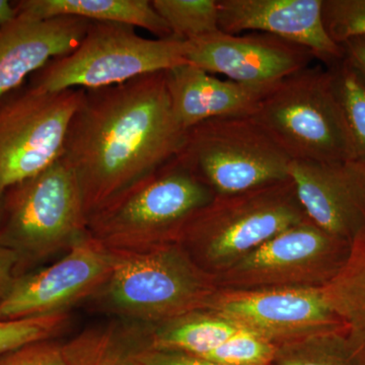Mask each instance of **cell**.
<instances>
[{
	"label": "cell",
	"mask_w": 365,
	"mask_h": 365,
	"mask_svg": "<svg viewBox=\"0 0 365 365\" xmlns=\"http://www.w3.org/2000/svg\"><path fill=\"white\" fill-rule=\"evenodd\" d=\"M16 16L13 2L0 0V26L13 20Z\"/></svg>",
	"instance_id": "1f68e13d"
},
{
	"label": "cell",
	"mask_w": 365,
	"mask_h": 365,
	"mask_svg": "<svg viewBox=\"0 0 365 365\" xmlns=\"http://www.w3.org/2000/svg\"><path fill=\"white\" fill-rule=\"evenodd\" d=\"M91 24L74 16L39 21L16 16L0 26V96L24 85L51 60L73 51Z\"/></svg>",
	"instance_id": "2e32d148"
},
{
	"label": "cell",
	"mask_w": 365,
	"mask_h": 365,
	"mask_svg": "<svg viewBox=\"0 0 365 365\" xmlns=\"http://www.w3.org/2000/svg\"><path fill=\"white\" fill-rule=\"evenodd\" d=\"M345 56L365 72V37H354L342 43Z\"/></svg>",
	"instance_id": "4dcf8cb0"
},
{
	"label": "cell",
	"mask_w": 365,
	"mask_h": 365,
	"mask_svg": "<svg viewBox=\"0 0 365 365\" xmlns=\"http://www.w3.org/2000/svg\"><path fill=\"white\" fill-rule=\"evenodd\" d=\"M0 365H66L62 343L55 339L31 343L0 356Z\"/></svg>",
	"instance_id": "83f0119b"
},
{
	"label": "cell",
	"mask_w": 365,
	"mask_h": 365,
	"mask_svg": "<svg viewBox=\"0 0 365 365\" xmlns=\"http://www.w3.org/2000/svg\"><path fill=\"white\" fill-rule=\"evenodd\" d=\"M252 116L292 162L355 160L328 69L309 66L275 83Z\"/></svg>",
	"instance_id": "8992f818"
},
{
	"label": "cell",
	"mask_w": 365,
	"mask_h": 365,
	"mask_svg": "<svg viewBox=\"0 0 365 365\" xmlns=\"http://www.w3.org/2000/svg\"><path fill=\"white\" fill-rule=\"evenodd\" d=\"M110 251L111 273L88 302L115 319L158 325L205 309L218 290L215 276L199 267L180 244Z\"/></svg>",
	"instance_id": "7a4b0ae2"
},
{
	"label": "cell",
	"mask_w": 365,
	"mask_h": 365,
	"mask_svg": "<svg viewBox=\"0 0 365 365\" xmlns=\"http://www.w3.org/2000/svg\"><path fill=\"white\" fill-rule=\"evenodd\" d=\"M165 72L173 111L186 130L213 118L252 115L266 91L222 81L188 63Z\"/></svg>",
	"instance_id": "e0dca14e"
},
{
	"label": "cell",
	"mask_w": 365,
	"mask_h": 365,
	"mask_svg": "<svg viewBox=\"0 0 365 365\" xmlns=\"http://www.w3.org/2000/svg\"><path fill=\"white\" fill-rule=\"evenodd\" d=\"M83 93V88L48 93L26 81L0 96V193L61 158Z\"/></svg>",
	"instance_id": "9c48e42d"
},
{
	"label": "cell",
	"mask_w": 365,
	"mask_h": 365,
	"mask_svg": "<svg viewBox=\"0 0 365 365\" xmlns=\"http://www.w3.org/2000/svg\"><path fill=\"white\" fill-rule=\"evenodd\" d=\"M177 158L215 196L284 181L292 163L252 115L213 118L191 127Z\"/></svg>",
	"instance_id": "ba28073f"
},
{
	"label": "cell",
	"mask_w": 365,
	"mask_h": 365,
	"mask_svg": "<svg viewBox=\"0 0 365 365\" xmlns=\"http://www.w3.org/2000/svg\"><path fill=\"white\" fill-rule=\"evenodd\" d=\"M111 268V251L88 235L51 265L18 276L0 302V321L69 313L97 294Z\"/></svg>",
	"instance_id": "7c38bea8"
},
{
	"label": "cell",
	"mask_w": 365,
	"mask_h": 365,
	"mask_svg": "<svg viewBox=\"0 0 365 365\" xmlns=\"http://www.w3.org/2000/svg\"><path fill=\"white\" fill-rule=\"evenodd\" d=\"M220 31H259L311 50L327 67L344 58L324 26L323 0H217Z\"/></svg>",
	"instance_id": "9a60e30c"
},
{
	"label": "cell",
	"mask_w": 365,
	"mask_h": 365,
	"mask_svg": "<svg viewBox=\"0 0 365 365\" xmlns=\"http://www.w3.org/2000/svg\"><path fill=\"white\" fill-rule=\"evenodd\" d=\"M327 69L351 139L355 160L365 163V72L346 56Z\"/></svg>",
	"instance_id": "603a6c76"
},
{
	"label": "cell",
	"mask_w": 365,
	"mask_h": 365,
	"mask_svg": "<svg viewBox=\"0 0 365 365\" xmlns=\"http://www.w3.org/2000/svg\"><path fill=\"white\" fill-rule=\"evenodd\" d=\"M277 346L241 329L201 359L223 365H270L274 364Z\"/></svg>",
	"instance_id": "484cf974"
},
{
	"label": "cell",
	"mask_w": 365,
	"mask_h": 365,
	"mask_svg": "<svg viewBox=\"0 0 365 365\" xmlns=\"http://www.w3.org/2000/svg\"><path fill=\"white\" fill-rule=\"evenodd\" d=\"M69 321V313L0 321V356L31 343L55 339L66 330Z\"/></svg>",
	"instance_id": "d4e9b609"
},
{
	"label": "cell",
	"mask_w": 365,
	"mask_h": 365,
	"mask_svg": "<svg viewBox=\"0 0 365 365\" xmlns=\"http://www.w3.org/2000/svg\"><path fill=\"white\" fill-rule=\"evenodd\" d=\"M186 41L173 36L146 39L132 26L91 21L73 51L51 60L28 83L48 93L106 88L186 64Z\"/></svg>",
	"instance_id": "52a82bcc"
},
{
	"label": "cell",
	"mask_w": 365,
	"mask_h": 365,
	"mask_svg": "<svg viewBox=\"0 0 365 365\" xmlns=\"http://www.w3.org/2000/svg\"><path fill=\"white\" fill-rule=\"evenodd\" d=\"M364 163L294 160L290 179L309 222L352 242L365 228L362 196Z\"/></svg>",
	"instance_id": "5bb4252c"
},
{
	"label": "cell",
	"mask_w": 365,
	"mask_h": 365,
	"mask_svg": "<svg viewBox=\"0 0 365 365\" xmlns=\"http://www.w3.org/2000/svg\"><path fill=\"white\" fill-rule=\"evenodd\" d=\"M307 220L289 178L242 193L215 196L191 218L179 244L215 277L283 230Z\"/></svg>",
	"instance_id": "3957f363"
},
{
	"label": "cell",
	"mask_w": 365,
	"mask_h": 365,
	"mask_svg": "<svg viewBox=\"0 0 365 365\" xmlns=\"http://www.w3.org/2000/svg\"><path fill=\"white\" fill-rule=\"evenodd\" d=\"M173 37L191 41L220 31L217 0H153Z\"/></svg>",
	"instance_id": "cb8c5ba5"
},
{
	"label": "cell",
	"mask_w": 365,
	"mask_h": 365,
	"mask_svg": "<svg viewBox=\"0 0 365 365\" xmlns=\"http://www.w3.org/2000/svg\"><path fill=\"white\" fill-rule=\"evenodd\" d=\"M277 365H365V347L347 328L278 346Z\"/></svg>",
	"instance_id": "7402d4cb"
},
{
	"label": "cell",
	"mask_w": 365,
	"mask_h": 365,
	"mask_svg": "<svg viewBox=\"0 0 365 365\" xmlns=\"http://www.w3.org/2000/svg\"><path fill=\"white\" fill-rule=\"evenodd\" d=\"M364 163V178H362V196H364V210H365V163Z\"/></svg>",
	"instance_id": "836d02e7"
},
{
	"label": "cell",
	"mask_w": 365,
	"mask_h": 365,
	"mask_svg": "<svg viewBox=\"0 0 365 365\" xmlns=\"http://www.w3.org/2000/svg\"><path fill=\"white\" fill-rule=\"evenodd\" d=\"M324 26L337 44L365 37V0H323Z\"/></svg>",
	"instance_id": "4316f807"
},
{
	"label": "cell",
	"mask_w": 365,
	"mask_h": 365,
	"mask_svg": "<svg viewBox=\"0 0 365 365\" xmlns=\"http://www.w3.org/2000/svg\"><path fill=\"white\" fill-rule=\"evenodd\" d=\"M4 195L0 246L16 255L18 276L66 253L88 235L78 180L62 158Z\"/></svg>",
	"instance_id": "5b68a950"
},
{
	"label": "cell",
	"mask_w": 365,
	"mask_h": 365,
	"mask_svg": "<svg viewBox=\"0 0 365 365\" xmlns=\"http://www.w3.org/2000/svg\"><path fill=\"white\" fill-rule=\"evenodd\" d=\"M205 309L277 347L346 328L323 288L218 289Z\"/></svg>",
	"instance_id": "8fae6325"
},
{
	"label": "cell",
	"mask_w": 365,
	"mask_h": 365,
	"mask_svg": "<svg viewBox=\"0 0 365 365\" xmlns=\"http://www.w3.org/2000/svg\"><path fill=\"white\" fill-rule=\"evenodd\" d=\"M213 198L175 158L88 216V235L119 251L179 244L191 218Z\"/></svg>",
	"instance_id": "277c9868"
},
{
	"label": "cell",
	"mask_w": 365,
	"mask_h": 365,
	"mask_svg": "<svg viewBox=\"0 0 365 365\" xmlns=\"http://www.w3.org/2000/svg\"><path fill=\"white\" fill-rule=\"evenodd\" d=\"M13 4L16 16L31 20L74 16L144 29L158 39L172 36L169 26L148 0H20Z\"/></svg>",
	"instance_id": "ac0fdd59"
},
{
	"label": "cell",
	"mask_w": 365,
	"mask_h": 365,
	"mask_svg": "<svg viewBox=\"0 0 365 365\" xmlns=\"http://www.w3.org/2000/svg\"><path fill=\"white\" fill-rule=\"evenodd\" d=\"M145 347L143 326L114 319L62 343V354L66 365H143L139 353Z\"/></svg>",
	"instance_id": "d6986e66"
},
{
	"label": "cell",
	"mask_w": 365,
	"mask_h": 365,
	"mask_svg": "<svg viewBox=\"0 0 365 365\" xmlns=\"http://www.w3.org/2000/svg\"><path fill=\"white\" fill-rule=\"evenodd\" d=\"M323 290L348 332L365 347V228L351 242L340 272Z\"/></svg>",
	"instance_id": "44dd1931"
},
{
	"label": "cell",
	"mask_w": 365,
	"mask_h": 365,
	"mask_svg": "<svg viewBox=\"0 0 365 365\" xmlns=\"http://www.w3.org/2000/svg\"><path fill=\"white\" fill-rule=\"evenodd\" d=\"M4 195L0 193V225H1L2 220H4Z\"/></svg>",
	"instance_id": "d6a6232c"
},
{
	"label": "cell",
	"mask_w": 365,
	"mask_h": 365,
	"mask_svg": "<svg viewBox=\"0 0 365 365\" xmlns=\"http://www.w3.org/2000/svg\"><path fill=\"white\" fill-rule=\"evenodd\" d=\"M351 242L334 237L307 220L269 240L225 272L218 289L324 288L340 272Z\"/></svg>",
	"instance_id": "30bf717a"
},
{
	"label": "cell",
	"mask_w": 365,
	"mask_h": 365,
	"mask_svg": "<svg viewBox=\"0 0 365 365\" xmlns=\"http://www.w3.org/2000/svg\"><path fill=\"white\" fill-rule=\"evenodd\" d=\"M145 349L204 357L241 329L210 311L193 312L155 326H143Z\"/></svg>",
	"instance_id": "ffe728a7"
},
{
	"label": "cell",
	"mask_w": 365,
	"mask_h": 365,
	"mask_svg": "<svg viewBox=\"0 0 365 365\" xmlns=\"http://www.w3.org/2000/svg\"><path fill=\"white\" fill-rule=\"evenodd\" d=\"M143 365H223L185 353L144 349L139 353Z\"/></svg>",
	"instance_id": "f1b7e54d"
},
{
	"label": "cell",
	"mask_w": 365,
	"mask_h": 365,
	"mask_svg": "<svg viewBox=\"0 0 365 365\" xmlns=\"http://www.w3.org/2000/svg\"><path fill=\"white\" fill-rule=\"evenodd\" d=\"M186 42L187 63L259 90H267L316 59L304 46L266 33L237 36L217 31Z\"/></svg>",
	"instance_id": "4fadbf2b"
},
{
	"label": "cell",
	"mask_w": 365,
	"mask_h": 365,
	"mask_svg": "<svg viewBox=\"0 0 365 365\" xmlns=\"http://www.w3.org/2000/svg\"><path fill=\"white\" fill-rule=\"evenodd\" d=\"M165 71L83 90L61 158L78 180L86 222L182 150L187 130L173 111Z\"/></svg>",
	"instance_id": "6da1fadb"
},
{
	"label": "cell",
	"mask_w": 365,
	"mask_h": 365,
	"mask_svg": "<svg viewBox=\"0 0 365 365\" xmlns=\"http://www.w3.org/2000/svg\"><path fill=\"white\" fill-rule=\"evenodd\" d=\"M16 255L11 250L0 246V302L6 297L7 292L18 277L16 274Z\"/></svg>",
	"instance_id": "f546056e"
}]
</instances>
